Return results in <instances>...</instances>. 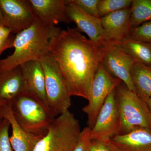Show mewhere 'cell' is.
<instances>
[{"label":"cell","mask_w":151,"mask_h":151,"mask_svg":"<svg viewBox=\"0 0 151 151\" xmlns=\"http://www.w3.org/2000/svg\"><path fill=\"white\" fill-rule=\"evenodd\" d=\"M11 31L5 26L0 24V37L4 39H8L12 36Z\"/></svg>","instance_id":"obj_28"},{"label":"cell","mask_w":151,"mask_h":151,"mask_svg":"<svg viewBox=\"0 0 151 151\" xmlns=\"http://www.w3.org/2000/svg\"><path fill=\"white\" fill-rule=\"evenodd\" d=\"M110 44L124 51L136 62L151 66V43L129 36L120 41Z\"/></svg>","instance_id":"obj_18"},{"label":"cell","mask_w":151,"mask_h":151,"mask_svg":"<svg viewBox=\"0 0 151 151\" xmlns=\"http://www.w3.org/2000/svg\"><path fill=\"white\" fill-rule=\"evenodd\" d=\"M132 0H99L98 8L100 18L114 12L131 7Z\"/></svg>","instance_id":"obj_21"},{"label":"cell","mask_w":151,"mask_h":151,"mask_svg":"<svg viewBox=\"0 0 151 151\" xmlns=\"http://www.w3.org/2000/svg\"><path fill=\"white\" fill-rule=\"evenodd\" d=\"M130 17L131 7L116 11L101 18L105 42L114 43L129 36L132 29Z\"/></svg>","instance_id":"obj_14"},{"label":"cell","mask_w":151,"mask_h":151,"mask_svg":"<svg viewBox=\"0 0 151 151\" xmlns=\"http://www.w3.org/2000/svg\"><path fill=\"white\" fill-rule=\"evenodd\" d=\"M105 143L112 151H151V131L138 127L113 136Z\"/></svg>","instance_id":"obj_12"},{"label":"cell","mask_w":151,"mask_h":151,"mask_svg":"<svg viewBox=\"0 0 151 151\" xmlns=\"http://www.w3.org/2000/svg\"><path fill=\"white\" fill-rule=\"evenodd\" d=\"M129 37L137 40L151 43V21L132 28Z\"/></svg>","instance_id":"obj_22"},{"label":"cell","mask_w":151,"mask_h":151,"mask_svg":"<svg viewBox=\"0 0 151 151\" xmlns=\"http://www.w3.org/2000/svg\"><path fill=\"white\" fill-rule=\"evenodd\" d=\"M91 129L86 127L81 130L78 144L73 151H88L91 141Z\"/></svg>","instance_id":"obj_25"},{"label":"cell","mask_w":151,"mask_h":151,"mask_svg":"<svg viewBox=\"0 0 151 151\" xmlns=\"http://www.w3.org/2000/svg\"><path fill=\"white\" fill-rule=\"evenodd\" d=\"M4 25L19 33L38 20L29 0H0Z\"/></svg>","instance_id":"obj_9"},{"label":"cell","mask_w":151,"mask_h":151,"mask_svg":"<svg viewBox=\"0 0 151 151\" xmlns=\"http://www.w3.org/2000/svg\"><path fill=\"white\" fill-rule=\"evenodd\" d=\"M18 124L26 132L43 137L55 119L50 111L35 97L24 92L11 106Z\"/></svg>","instance_id":"obj_4"},{"label":"cell","mask_w":151,"mask_h":151,"mask_svg":"<svg viewBox=\"0 0 151 151\" xmlns=\"http://www.w3.org/2000/svg\"><path fill=\"white\" fill-rule=\"evenodd\" d=\"M25 92L24 82L20 66L0 72V105L11 106Z\"/></svg>","instance_id":"obj_16"},{"label":"cell","mask_w":151,"mask_h":151,"mask_svg":"<svg viewBox=\"0 0 151 151\" xmlns=\"http://www.w3.org/2000/svg\"><path fill=\"white\" fill-rule=\"evenodd\" d=\"M135 92L144 100L151 97V66L135 62L131 70Z\"/></svg>","instance_id":"obj_19"},{"label":"cell","mask_w":151,"mask_h":151,"mask_svg":"<svg viewBox=\"0 0 151 151\" xmlns=\"http://www.w3.org/2000/svg\"><path fill=\"white\" fill-rule=\"evenodd\" d=\"M39 20L44 24L55 26L70 21L66 13L69 0H29Z\"/></svg>","instance_id":"obj_15"},{"label":"cell","mask_w":151,"mask_h":151,"mask_svg":"<svg viewBox=\"0 0 151 151\" xmlns=\"http://www.w3.org/2000/svg\"><path fill=\"white\" fill-rule=\"evenodd\" d=\"M106 46L107 42L99 44L86 38L77 28L61 29L51 39L49 54L59 67L71 96L88 100Z\"/></svg>","instance_id":"obj_1"},{"label":"cell","mask_w":151,"mask_h":151,"mask_svg":"<svg viewBox=\"0 0 151 151\" xmlns=\"http://www.w3.org/2000/svg\"><path fill=\"white\" fill-rule=\"evenodd\" d=\"M147 105L148 107L149 110L151 113V97L148 99L145 100Z\"/></svg>","instance_id":"obj_30"},{"label":"cell","mask_w":151,"mask_h":151,"mask_svg":"<svg viewBox=\"0 0 151 151\" xmlns=\"http://www.w3.org/2000/svg\"><path fill=\"white\" fill-rule=\"evenodd\" d=\"M66 13L70 22L75 23L78 30L86 34L90 40L99 44L105 43V33L101 18L86 13L73 0H69Z\"/></svg>","instance_id":"obj_11"},{"label":"cell","mask_w":151,"mask_h":151,"mask_svg":"<svg viewBox=\"0 0 151 151\" xmlns=\"http://www.w3.org/2000/svg\"><path fill=\"white\" fill-rule=\"evenodd\" d=\"M81 131L78 119L70 111H66L55 118L34 151H73Z\"/></svg>","instance_id":"obj_3"},{"label":"cell","mask_w":151,"mask_h":151,"mask_svg":"<svg viewBox=\"0 0 151 151\" xmlns=\"http://www.w3.org/2000/svg\"><path fill=\"white\" fill-rule=\"evenodd\" d=\"M44 73L49 110L54 118L68 111L71 106V95L59 67L49 54L40 60Z\"/></svg>","instance_id":"obj_6"},{"label":"cell","mask_w":151,"mask_h":151,"mask_svg":"<svg viewBox=\"0 0 151 151\" xmlns=\"http://www.w3.org/2000/svg\"><path fill=\"white\" fill-rule=\"evenodd\" d=\"M10 124L4 118L0 122V151H13L9 135Z\"/></svg>","instance_id":"obj_23"},{"label":"cell","mask_w":151,"mask_h":151,"mask_svg":"<svg viewBox=\"0 0 151 151\" xmlns=\"http://www.w3.org/2000/svg\"><path fill=\"white\" fill-rule=\"evenodd\" d=\"M116 96L121 119L120 134L138 128L151 131V113L145 101L121 82L116 89Z\"/></svg>","instance_id":"obj_5"},{"label":"cell","mask_w":151,"mask_h":151,"mask_svg":"<svg viewBox=\"0 0 151 151\" xmlns=\"http://www.w3.org/2000/svg\"><path fill=\"white\" fill-rule=\"evenodd\" d=\"M15 37L11 36L8 39H4L0 37V56L6 50L13 47V41Z\"/></svg>","instance_id":"obj_27"},{"label":"cell","mask_w":151,"mask_h":151,"mask_svg":"<svg viewBox=\"0 0 151 151\" xmlns=\"http://www.w3.org/2000/svg\"><path fill=\"white\" fill-rule=\"evenodd\" d=\"M4 118L7 119L12 128L10 141L14 151H34L37 144L43 137L24 131L18 124L12 112L11 106L3 107Z\"/></svg>","instance_id":"obj_17"},{"label":"cell","mask_w":151,"mask_h":151,"mask_svg":"<svg viewBox=\"0 0 151 151\" xmlns=\"http://www.w3.org/2000/svg\"><path fill=\"white\" fill-rule=\"evenodd\" d=\"M151 21V0H132L130 24L132 28Z\"/></svg>","instance_id":"obj_20"},{"label":"cell","mask_w":151,"mask_h":151,"mask_svg":"<svg viewBox=\"0 0 151 151\" xmlns=\"http://www.w3.org/2000/svg\"><path fill=\"white\" fill-rule=\"evenodd\" d=\"M121 82L108 73L102 64L100 65L92 81L88 104L82 108L87 116V127L93 128L105 100Z\"/></svg>","instance_id":"obj_7"},{"label":"cell","mask_w":151,"mask_h":151,"mask_svg":"<svg viewBox=\"0 0 151 151\" xmlns=\"http://www.w3.org/2000/svg\"><path fill=\"white\" fill-rule=\"evenodd\" d=\"M20 66L24 80L25 92L35 97L49 111L47 100L45 78L40 61L31 60Z\"/></svg>","instance_id":"obj_13"},{"label":"cell","mask_w":151,"mask_h":151,"mask_svg":"<svg viewBox=\"0 0 151 151\" xmlns=\"http://www.w3.org/2000/svg\"><path fill=\"white\" fill-rule=\"evenodd\" d=\"M4 119L3 116V107L0 105V122Z\"/></svg>","instance_id":"obj_31"},{"label":"cell","mask_w":151,"mask_h":151,"mask_svg":"<svg viewBox=\"0 0 151 151\" xmlns=\"http://www.w3.org/2000/svg\"><path fill=\"white\" fill-rule=\"evenodd\" d=\"M0 24L5 26L4 16H3L2 11L1 8V6H0Z\"/></svg>","instance_id":"obj_29"},{"label":"cell","mask_w":151,"mask_h":151,"mask_svg":"<svg viewBox=\"0 0 151 151\" xmlns=\"http://www.w3.org/2000/svg\"><path fill=\"white\" fill-rule=\"evenodd\" d=\"M121 129V117L115 89L108 95L98 113L94 127L91 129V140L105 142L119 134Z\"/></svg>","instance_id":"obj_8"},{"label":"cell","mask_w":151,"mask_h":151,"mask_svg":"<svg viewBox=\"0 0 151 151\" xmlns=\"http://www.w3.org/2000/svg\"><path fill=\"white\" fill-rule=\"evenodd\" d=\"M88 151H112L105 142L102 141L91 140Z\"/></svg>","instance_id":"obj_26"},{"label":"cell","mask_w":151,"mask_h":151,"mask_svg":"<svg viewBox=\"0 0 151 151\" xmlns=\"http://www.w3.org/2000/svg\"><path fill=\"white\" fill-rule=\"evenodd\" d=\"M73 2L86 13L100 18L98 12L99 0H73Z\"/></svg>","instance_id":"obj_24"},{"label":"cell","mask_w":151,"mask_h":151,"mask_svg":"<svg viewBox=\"0 0 151 151\" xmlns=\"http://www.w3.org/2000/svg\"><path fill=\"white\" fill-rule=\"evenodd\" d=\"M136 61L116 47L107 42L102 64L113 77L121 80L132 92L135 89L131 76V68Z\"/></svg>","instance_id":"obj_10"},{"label":"cell","mask_w":151,"mask_h":151,"mask_svg":"<svg viewBox=\"0 0 151 151\" xmlns=\"http://www.w3.org/2000/svg\"><path fill=\"white\" fill-rule=\"evenodd\" d=\"M56 26H49L38 20L15 36L14 52L0 60V72L13 69L28 61L40 60L49 54L50 40L60 31Z\"/></svg>","instance_id":"obj_2"}]
</instances>
